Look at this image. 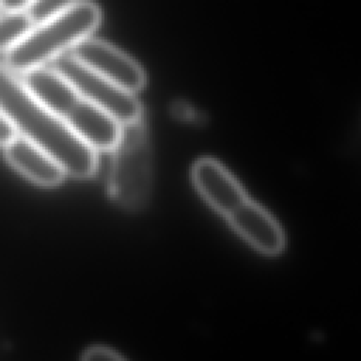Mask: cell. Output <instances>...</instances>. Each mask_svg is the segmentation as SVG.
<instances>
[{
    "label": "cell",
    "instance_id": "1",
    "mask_svg": "<svg viewBox=\"0 0 361 361\" xmlns=\"http://www.w3.org/2000/svg\"><path fill=\"white\" fill-rule=\"evenodd\" d=\"M0 113L16 134L47 151L75 179L90 178L97 168L96 151L82 141L69 126L39 103L23 80L0 62Z\"/></svg>",
    "mask_w": 361,
    "mask_h": 361
},
{
    "label": "cell",
    "instance_id": "2",
    "mask_svg": "<svg viewBox=\"0 0 361 361\" xmlns=\"http://www.w3.org/2000/svg\"><path fill=\"white\" fill-rule=\"evenodd\" d=\"M99 7L89 0H76L65 11L34 24L25 35L6 52V65L24 73L48 65L69 52L78 42L92 35L100 24Z\"/></svg>",
    "mask_w": 361,
    "mask_h": 361
},
{
    "label": "cell",
    "instance_id": "3",
    "mask_svg": "<svg viewBox=\"0 0 361 361\" xmlns=\"http://www.w3.org/2000/svg\"><path fill=\"white\" fill-rule=\"evenodd\" d=\"M109 173V195L127 212L142 210L151 197L154 183L152 145L144 116L121 124L113 145Z\"/></svg>",
    "mask_w": 361,
    "mask_h": 361
},
{
    "label": "cell",
    "instance_id": "4",
    "mask_svg": "<svg viewBox=\"0 0 361 361\" xmlns=\"http://www.w3.org/2000/svg\"><path fill=\"white\" fill-rule=\"evenodd\" d=\"M82 97L103 109L120 124L135 121L144 116L142 106L135 93L127 92L109 79L93 72L79 62L71 52H65L51 62Z\"/></svg>",
    "mask_w": 361,
    "mask_h": 361
},
{
    "label": "cell",
    "instance_id": "5",
    "mask_svg": "<svg viewBox=\"0 0 361 361\" xmlns=\"http://www.w3.org/2000/svg\"><path fill=\"white\" fill-rule=\"evenodd\" d=\"M69 52L85 66L127 92L137 94L145 85V73L140 63L109 42L87 37Z\"/></svg>",
    "mask_w": 361,
    "mask_h": 361
},
{
    "label": "cell",
    "instance_id": "6",
    "mask_svg": "<svg viewBox=\"0 0 361 361\" xmlns=\"http://www.w3.org/2000/svg\"><path fill=\"white\" fill-rule=\"evenodd\" d=\"M230 226L257 251L264 255H278L283 251L286 238L278 220L250 196L226 216Z\"/></svg>",
    "mask_w": 361,
    "mask_h": 361
},
{
    "label": "cell",
    "instance_id": "7",
    "mask_svg": "<svg viewBox=\"0 0 361 361\" xmlns=\"http://www.w3.org/2000/svg\"><path fill=\"white\" fill-rule=\"evenodd\" d=\"M190 173L196 190L223 217L248 197L240 180L214 158L197 159Z\"/></svg>",
    "mask_w": 361,
    "mask_h": 361
},
{
    "label": "cell",
    "instance_id": "8",
    "mask_svg": "<svg viewBox=\"0 0 361 361\" xmlns=\"http://www.w3.org/2000/svg\"><path fill=\"white\" fill-rule=\"evenodd\" d=\"M62 120L94 151H110L121 128L114 117L82 96L62 116Z\"/></svg>",
    "mask_w": 361,
    "mask_h": 361
},
{
    "label": "cell",
    "instance_id": "9",
    "mask_svg": "<svg viewBox=\"0 0 361 361\" xmlns=\"http://www.w3.org/2000/svg\"><path fill=\"white\" fill-rule=\"evenodd\" d=\"M3 148L7 162L39 186H56L66 176L62 166L47 151L20 134L8 140Z\"/></svg>",
    "mask_w": 361,
    "mask_h": 361
},
{
    "label": "cell",
    "instance_id": "10",
    "mask_svg": "<svg viewBox=\"0 0 361 361\" xmlns=\"http://www.w3.org/2000/svg\"><path fill=\"white\" fill-rule=\"evenodd\" d=\"M32 27L30 17L24 10L0 13V52L13 48Z\"/></svg>",
    "mask_w": 361,
    "mask_h": 361
},
{
    "label": "cell",
    "instance_id": "11",
    "mask_svg": "<svg viewBox=\"0 0 361 361\" xmlns=\"http://www.w3.org/2000/svg\"><path fill=\"white\" fill-rule=\"evenodd\" d=\"M76 0H31L24 11L34 25L65 11Z\"/></svg>",
    "mask_w": 361,
    "mask_h": 361
},
{
    "label": "cell",
    "instance_id": "12",
    "mask_svg": "<svg viewBox=\"0 0 361 361\" xmlns=\"http://www.w3.org/2000/svg\"><path fill=\"white\" fill-rule=\"evenodd\" d=\"M82 358L86 361H99V360L118 361V360H123L124 357L123 354L117 353L114 348H110L106 345H92L83 353Z\"/></svg>",
    "mask_w": 361,
    "mask_h": 361
},
{
    "label": "cell",
    "instance_id": "13",
    "mask_svg": "<svg viewBox=\"0 0 361 361\" xmlns=\"http://www.w3.org/2000/svg\"><path fill=\"white\" fill-rule=\"evenodd\" d=\"M16 135L14 128L11 124L4 118V116L0 113V147H3L8 140H11Z\"/></svg>",
    "mask_w": 361,
    "mask_h": 361
},
{
    "label": "cell",
    "instance_id": "14",
    "mask_svg": "<svg viewBox=\"0 0 361 361\" xmlns=\"http://www.w3.org/2000/svg\"><path fill=\"white\" fill-rule=\"evenodd\" d=\"M31 0H0L3 11H20L24 10Z\"/></svg>",
    "mask_w": 361,
    "mask_h": 361
},
{
    "label": "cell",
    "instance_id": "15",
    "mask_svg": "<svg viewBox=\"0 0 361 361\" xmlns=\"http://www.w3.org/2000/svg\"><path fill=\"white\" fill-rule=\"evenodd\" d=\"M1 11H3V10H1V6H0V13H1Z\"/></svg>",
    "mask_w": 361,
    "mask_h": 361
}]
</instances>
